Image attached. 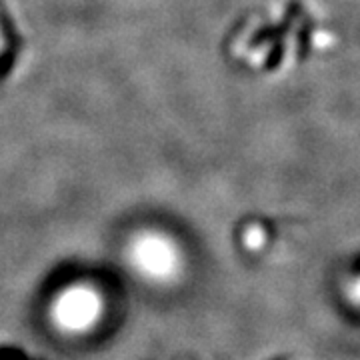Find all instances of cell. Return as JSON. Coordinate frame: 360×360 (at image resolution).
Returning <instances> with one entry per match:
<instances>
[{"label": "cell", "mask_w": 360, "mask_h": 360, "mask_svg": "<svg viewBox=\"0 0 360 360\" xmlns=\"http://www.w3.org/2000/svg\"><path fill=\"white\" fill-rule=\"evenodd\" d=\"M134 262L136 266L155 278H168L179 269V255L167 240L148 236L142 238L134 248Z\"/></svg>", "instance_id": "7a4b0ae2"}, {"label": "cell", "mask_w": 360, "mask_h": 360, "mask_svg": "<svg viewBox=\"0 0 360 360\" xmlns=\"http://www.w3.org/2000/svg\"><path fill=\"white\" fill-rule=\"evenodd\" d=\"M103 314L101 295L84 284L66 288L52 304V316L58 326L70 333H84Z\"/></svg>", "instance_id": "6da1fadb"}]
</instances>
